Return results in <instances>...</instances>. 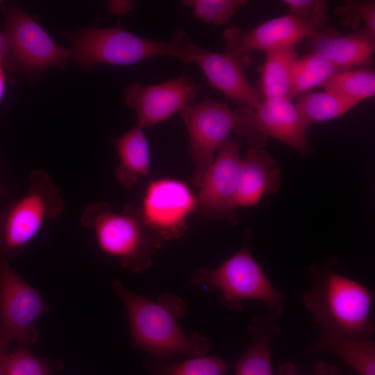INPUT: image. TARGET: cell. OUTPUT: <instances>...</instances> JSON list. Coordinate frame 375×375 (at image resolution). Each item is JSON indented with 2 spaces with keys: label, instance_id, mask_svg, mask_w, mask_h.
<instances>
[{
  "label": "cell",
  "instance_id": "cell-1",
  "mask_svg": "<svg viewBox=\"0 0 375 375\" xmlns=\"http://www.w3.org/2000/svg\"><path fill=\"white\" fill-rule=\"evenodd\" d=\"M112 288L126 308L131 344L144 351L149 358L167 360L175 356L191 358L207 355L212 345L198 333L186 335L177 318L186 310L183 300L172 294H164L153 301L126 288L115 281Z\"/></svg>",
  "mask_w": 375,
  "mask_h": 375
},
{
  "label": "cell",
  "instance_id": "cell-2",
  "mask_svg": "<svg viewBox=\"0 0 375 375\" xmlns=\"http://www.w3.org/2000/svg\"><path fill=\"white\" fill-rule=\"evenodd\" d=\"M313 283L303 294L306 310L319 332L361 340H372L374 291L335 272L331 265L313 266Z\"/></svg>",
  "mask_w": 375,
  "mask_h": 375
},
{
  "label": "cell",
  "instance_id": "cell-3",
  "mask_svg": "<svg viewBox=\"0 0 375 375\" xmlns=\"http://www.w3.org/2000/svg\"><path fill=\"white\" fill-rule=\"evenodd\" d=\"M72 47L69 58L85 69L99 64L131 65L156 56H167L191 63L189 44L183 30L175 31L166 42L152 40L124 28L120 23L111 28L90 26L68 34Z\"/></svg>",
  "mask_w": 375,
  "mask_h": 375
},
{
  "label": "cell",
  "instance_id": "cell-4",
  "mask_svg": "<svg viewBox=\"0 0 375 375\" xmlns=\"http://www.w3.org/2000/svg\"><path fill=\"white\" fill-rule=\"evenodd\" d=\"M81 220L93 231L99 249L132 272L149 268L151 256L162 247L135 206L118 213L106 203H94L86 207Z\"/></svg>",
  "mask_w": 375,
  "mask_h": 375
},
{
  "label": "cell",
  "instance_id": "cell-5",
  "mask_svg": "<svg viewBox=\"0 0 375 375\" xmlns=\"http://www.w3.org/2000/svg\"><path fill=\"white\" fill-rule=\"evenodd\" d=\"M194 285L220 292V303L231 310L254 300L265 305L269 317L276 319L284 311L285 295L271 282L247 246L214 269L201 268L191 278Z\"/></svg>",
  "mask_w": 375,
  "mask_h": 375
},
{
  "label": "cell",
  "instance_id": "cell-6",
  "mask_svg": "<svg viewBox=\"0 0 375 375\" xmlns=\"http://www.w3.org/2000/svg\"><path fill=\"white\" fill-rule=\"evenodd\" d=\"M27 191L0 209V256H16L37 237L43 226L58 217L64 200L58 187L42 169L32 170Z\"/></svg>",
  "mask_w": 375,
  "mask_h": 375
},
{
  "label": "cell",
  "instance_id": "cell-7",
  "mask_svg": "<svg viewBox=\"0 0 375 375\" xmlns=\"http://www.w3.org/2000/svg\"><path fill=\"white\" fill-rule=\"evenodd\" d=\"M3 12L8 42L5 60L11 69L32 78L51 67L65 68L68 49L58 44L19 6H4Z\"/></svg>",
  "mask_w": 375,
  "mask_h": 375
},
{
  "label": "cell",
  "instance_id": "cell-8",
  "mask_svg": "<svg viewBox=\"0 0 375 375\" xmlns=\"http://www.w3.org/2000/svg\"><path fill=\"white\" fill-rule=\"evenodd\" d=\"M234 112L233 131L245 137L249 147L262 148L270 136L300 153H312L306 135L308 126L292 100L266 99L256 110L242 106Z\"/></svg>",
  "mask_w": 375,
  "mask_h": 375
},
{
  "label": "cell",
  "instance_id": "cell-9",
  "mask_svg": "<svg viewBox=\"0 0 375 375\" xmlns=\"http://www.w3.org/2000/svg\"><path fill=\"white\" fill-rule=\"evenodd\" d=\"M49 311L39 292L24 281L0 256V340L25 346L39 337L36 320Z\"/></svg>",
  "mask_w": 375,
  "mask_h": 375
},
{
  "label": "cell",
  "instance_id": "cell-10",
  "mask_svg": "<svg viewBox=\"0 0 375 375\" xmlns=\"http://www.w3.org/2000/svg\"><path fill=\"white\" fill-rule=\"evenodd\" d=\"M189 135V153L194 162L192 183L199 188L219 148L228 140L235 115L222 102L206 98L180 112Z\"/></svg>",
  "mask_w": 375,
  "mask_h": 375
},
{
  "label": "cell",
  "instance_id": "cell-11",
  "mask_svg": "<svg viewBox=\"0 0 375 375\" xmlns=\"http://www.w3.org/2000/svg\"><path fill=\"white\" fill-rule=\"evenodd\" d=\"M326 22L327 20H306L288 14L271 19L248 31L230 27L222 35L224 53L234 58L244 70L249 67L254 51L267 52L296 46L312 37Z\"/></svg>",
  "mask_w": 375,
  "mask_h": 375
},
{
  "label": "cell",
  "instance_id": "cell-12",
  "mask_svg": "<svg viewBox=\"0 0 375 375\" xmlns=\"http://www.w3.org/2000/svg\"><path fill=\"white\" fill-rule=\"evenodd\" d=\"M196 205L197 198L184 182L162 178L148 186L140 210L146 226L162 246L184 234L187 217Z\"/></svg>",
  "mask_w": 375,
  "mask_h": 375
},
{
  "label": "cell",
  "instance_id": "cell-13",
  "mask_svg": "<svg viewBox=\"0 0 375 375\" xmlns=\"http://www.w3.org/2000/svg\"><path fill=\"white\" fill-rule=\"evenodd\" d=\"M238 139L226 140L207 169L197 198L196 209L206 218L238 222L235 213L242 158Z\"/></svg>",
  "mask_w": 375,
  "mask_h": 375
},
{
  "label": "cell",
  "instance_id": "cell-14",
  "mask_svg": "<svg viewBox=\"0 0 375 375\" xmlns=\"http://www.w3.org/2000/svg\"><path fill=\"white\" fill-rule=\"evenodd\" d=\"M200 87L186 74L163 83L143 85L131 82L126 88V105L135 112L137 126H154L181 112L197 97Z\"/></svg>",
  "mask_w": 375,
  "mask_h": 375
},
{
  "label": "cell",
  "instance_id": "cell-15",
  "mask_svg": "<svg viewBox=\"0 0 375 375\" xmlns=\"http://www.w3.org/2000/svg\"><path fill=\"white\" fill-rule=\"evenodd\" d=\"M191 62L202 70L208 84L227 98L250 108L258 109L264 101L244 74V69L232 57L201 48L193 42L189 44Z\"/></svg>",
  "mask_w": 375,
  "mask_h": 375
},
{
  "label": "cell",
  "instance_id": "cell-16",
  "mask_svg": "<svg viewBox=\"0 0 375 375\" xmlns=\"http://www.w3.org/2000/svg\"><path fill=\"white\" fill-rule=\"evenodd\" d=\"M308 54L326 58L337 66L349 69L367 67L372 61L375 38L363 28L342 35L332 27H322L308 39Z\"/></svg>",
  "mask_w": 375,
  "mask_h": 375
},
{
  "label": "cell",
  "instance_id": "cell-17",
  "mask_svg": "<svg viewBox=\"0 0 375 375\" xmlns=\"http://www.w3.org/2000/svg\"><path fill=\"white\" fill-rule=\"evenodd\" d=\"M281 171L274 157L260 147H249L242 158L236 198L237 207L257 204L265 194L278 192Z\"/></svg>",
  "mask_w": 375,
  "mask_h": 375
},
{
  "label": "cell",
  "instance_id": "cell-18",
  "mask_svg": "<svg viewBox=\"0 0 375 375\" xmlns=\"http://www.w3.org/2000/svg\"><path fill=\"white\" fill-rule=\"evenodd\" d=\"M248 331L251 341L235 364L234 375H275L271 344L281 332V326L268 315L256 317L250 322Z\"/></svg>",
  "mask_w": 375,
  "mask_h": 375
},
{
  "label": "cell",
  "instance_id": "cell-19",
  "mask_svg": "<svg viewBox=\"0 0 375 375\" xmlns=\"http://www.w3.org/2000/svg\"><path fill=\"white\" fill-rule=\"evenodd\" d=\"M119 163L115 176L125 187H132L140 176L150 174V151L143 128L135 126L115 142Z\"/></svg>",
  "mask_w": 375,
  "mask_h": 375
},
{
  "label": "cell",
  "instance_id": "cell-20",
  "mask_svg": "<svg viewBox=\"0 0 375 375\" xmlns=\"http://www.w3.org/2000/svg\"><path fill=\"white\" fill-rule=\"evenodd\" d=\"M317 342L306 349L310 353L327 351L338 356L358 375H375V342L320 333Z\"/></svg>",
  "mask_w": 375,
  "mask_h": 375
},
{
  "label": "cell",
  "instance_id": "cell-21",
  "mask_svg": "<svg viewBox=\"0 0 375 375\" xmlns=\"http://www.w3.org/2000/svg\"><path fill=\"white\" fill-rule=\"evenodd\" d=\"M298 59L296 46L266 52L258 89L264 100L290 99L293 70Z\"/></svg>",
  "mask_w": 375,
  "mask_h": 375
},
{
  "label": "cell",
  "instance_id": "cell-22",
  "mask_svg": "<svg viewBox=\"0 0 375 375\" xmlns=\"http://www.w3.org/2000/svg\"><path fill=\"white\" fill-rule=\"evenodd\" d=\"M359 102L327 91L307 92L299 95L296 106L308 127L338 117Z\"/></svg>",
  "mask_w": 375,
  "mask_h": 375
},
{
  "label": "cell",
  "instance_id": "cell-23",
  "mask_svg": "<svg viewBox=\"0 0 375 375\" xmlns=\"http://www.w3.org/2000/svg\"><path fill=\"white\" fill-rule=\"evenodd\" d=\"M345 70L326 58L308 54L298 59L292 74L289 99L292 100L313 88L322 86L335 74Z\"/></svg>",
  "mask_w": 375,
  "mask_h": 375
},
{
  "label": "cell",
  "instance_id": "cell-24",
  "mask_svg": "<svg viewBox=\"0 0 375 375\" xmlns=\"http://www.w3.org/2000/svg\"><path fill=\"white\" fill-rule=\"evenodd\" d=\"M325 91L359 103L375 94V73L367 67L345 69L329 78L322 86Z\"/></svg>",
  "mask_w": 375,
  "mask_h": 375
},
{
  "label": "cell",
  "instance_id": "cell-25",
  "mask_svg": "<svg viewBox=\"0 0 375 375\" xmlns=\"http://www.w3.org/2000/svg\"><path fill=\"white\" fill-rule=\"evenodd\" d=\"M151 375H224L230 365L215 356L190 358L180 362L147 358L144 363Z\"/></svg>",
  "mask_w": 375,
  "mask_h": 375
},
{
  "label": "cell",
  "instance_id": "cell-26",
  "mask_svg": "<svg viewBox=\"0 0 375 375\" xmlns=\"http://www.w3.org/2000/svg\"><path fill=\"white\" fill-rule=\"evenodd\" d=\"M194 17L215 26L228 24L237 11L248 3L246 0H186Z\"/></svg>",
  "mask_w": 375,
  "mask_h": 375
},
{
  "label": "cell",
  "instance_id": "cell-27",
  "mask_svg": "<svg viewBox=\"0 0 375 375\" xmlns=\"http://www.w3.org/2000/svg\"><path fill=\"white\" fill-rule=\"evenodd\" d=\"M334 12L340 17V23L352 31L362 28L375 38V1L374 0L344 1Z\"/></svg>",
  "mask_w": 375,
  "mask_h": 375
},
{
  "label": "cell",
  "instance_id": "cell-28",
  "mask_svg": "<svg viewBox=\"0 0 375 375\" xmlns=\"http://www.w3.org/2000/svg\"><path fill=\"white\" fill-rule=\"evenodd\" d=\"M2 375H51L48 362L34 356L25 345L17 344L5 362Z\"/></svg>",
  "mask_w": 375,
  "mask_h": 375
},
{
  "label": "cell",
  "instance_id": "cell-29",
  "mask_svg": "<svg viewBox=\"0 0 375 375\" xmlns=\"http://www.w3.org/2000/svg\"><path fill=\"white\" fill-rule=\"evenodd\" d=\"M290 15L306 20H328V2L324 0H283Z\"/></svg>",
  "mask_w": 375,
  "mask_h": 375
},
{
  "label": "cell",
  "instance_id": "cell-30",
  "mask_svg": "<svg viewBox=\"0 0 375 375\" xmlns=\"http://www.w3.org/2000/svg\"><path fill=\"white\" fill-rule=\"evenodd\" d=\"M278 375H301L291 362H285L279 368ZM310 375H342L340 369L326 360H318L314 365Z\"/></svg>",
  "mask_w": 375,
  "mask_h": 375
},
{
  "label": "cell",
  "instance_id": "cell-31",
  "mask_svg": "<svg viewBox=\"0 0 375 375\" xmlns=\"http://www.w3.org/2000/svg\"><path fill=\"white\" fill-rule=\"evenodd\" d=\"M132 3L129 1H114L109 3L108 8L112 12L126 13L132 8Z\"/></svg>",
  "mask_w": 375,
  "mask_h": 375
},
{
  "label": "cell",
  "instance_id": "cell-32",
  "mask_svg": "<svg viewBox=\"0 0 375 375\" xmlns=\"http://www.w3.org/2000/svg\"><path fill=\"white\" fill-rule=\"evenodd\" d=\"M10 344L0 340V375H2L5 362L10 352L9 350Z\"/></svg>",
  "mask_w": 375,
  "mask_h": 375
},
{
  "label": "cell",
  "instance_id": "cell-33",
  "mask_svg": "<svg viewBox=\"0 0 375 375\" xmlns=\"http://www.w3.org/2000/svg\"><path fill=\"white\" fill-rule=\"evenodd\" d=\"M8 52V42L5 33L0 31V63H3Z\"/></svg>",
  "mask_w": 375,
  "mask_h": 375
},
{
  "label": "cell",
  "instance_id": "cell-34",
  "mask_svg": "<svg viewBox=\"0 0 375 375\" xmlns=\"http://www.w3.org/2000/svg\"><path fill=\"white\" fill-rule=\"evenodd\" d=\"M6 88V77L3 63H0V102L3 99Z\"/></svg>",
  "mask_w": 375,
  "mask_h": 375
},
{
  "label": "cell",
  "instance_id": "cell-35",
  "mask_svg": "<svg viewBox=\"0 0 375 375\" xmlns=\"http://www.w3.org/2000/svg\"><path fill=\"white\" fill-rule=\"evenodd\" d=\"M3 193V188H2V185L0 183V195Z\"/></svg>",
  "mask_w": 375,
  "mask_h": 375
}]
</instances>
